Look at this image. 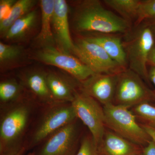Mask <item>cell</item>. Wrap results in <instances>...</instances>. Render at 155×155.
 <instances>
[{
  "label": "cell",
  "instance_id": "cell-30",
  "mask_svg": "<svg viewBox=\"0 0 155 155\" xmlns=\"http://www.w3.org/2000/svg\"><path fill=\"white\" fill-rule=\"evenodd\" d=\"M149 79L150 81L155 86V67H150L148 71ZM155 97V90L153 91Z\"/></svg>",
  "mask_w": 155,
  "mask_h": 155
},
{
  "label": "cell",
  "instance_id": "cell-11",
  "mask_svg": "<svg viewBox=\"0 0 155 155\" xmlns=\"http://www.w3.org/2000/svg\"><path fill=\"white\" fill-rule=\"evenodd\" d=\"M77 138L76 125L71 122L52 134L40 155H74Z\"/></svg>",
  "mask_w": 155,
  "mask_h": 155
},
{
  "label": "cell",
  "instance_id": "cell-31",
  "mask_svg": "<svg viewBox=\"0 0 155 155\" xmlns=\"http://www.w3.org/2000/svg\"><path fill=\"white\" fill-rule=\"evenodd\" d=\"M147 25L149 26L155 38V19H152V20H149Z\"/></svg>",
  "mask_w": 155,
  "mask_h": 155
},
{
  "label": "cell",
  "instance_id": "cell-5",
  "mask_svg": "<svg viewBox=\"0 0 155 155\" xmlns=\"http://www.w3.org/2000/svg\"><path fill=\"white\" fill-rule=\"evenodd\" d=\"M155 101L153 91L146 86L137 73L126 69L118 74L114 104L130 108Z\"/></svg>",
  "mask_w": 155,
  "mask_h": 155
},
{
  "label": "cell",
  "instance_id": "cell-14",
  "mask_svg": "<svg viewBox=\"0 0 155 155\" xmlns=\"http://www.w3.org/2000/svg\"><path fill=\"white\" fill-rule=\"evenodd\" d=\"M87 38L101 46L114 61L126 69L127 57L123 42L119 37L113 34L99 33Z\"/></svg>",
  "mask_w": 155,
  "mask_h": 155
},
{
  "label": "cell",
  "instance_id": "cell-32",
  "mask_svg": "<svg viewBox=\"0 0 155 155\" xmlns=\"http://www.w3.org/2000/svg\"><path fill=\"white\" fill-rule=\"evenodd\" d=\"M25 148H21L19 151L17 152L14 153L13 154L11 155H23L24 153V151H25Z\"/></svg>",
  "mask_w": 155,
  "mask_h": 155
},
{
  "label": "cell",
  "instance_id": "cell-34",
  "mask_svg": "<svg viewBox=\"0 0 155 155\" xmlns=\"http://www.w3.org/2000/svg\"><path fill=\"white\" fill-rule=\"evenodd\" d=\"M99 155H100V154H99Z\"/></svg>",
  "mask_w": 155,
  "mask_h": 155
},
{
  "label": "cell",
  "instance_id": "cell-8",
  "mask_svg": "<svg viewBox=\"0 0 155 155\" xmlns=\"http://www.w3.org/2000/svg\"><path fill=\"white\" fill-rule=\"evenodd\" d=\"M37 60L66 71L79 81H84L95 74L72 54L62 51L54 46L42 47L37 52Z\"/></svg>",
  "mask_w": 155,
  "mask_h": 155
},
{
  "label": "cell",
  "instance_id": "cell-6",
  "mask_svg": "<svg viewBox=\"0 0 155 155\" xmlns=\"http://www.w3.org/2000/svg\"><path fill=\"white\" fill-rule=\"evenodd\" d=\"M72 54L95 74H117L124 69L99 45L87 38L74 43Z\"/></svg>",
  "mask_w": 155,
  "mask_h": 155
},
{
  "label": "cell",
  "instance_id": "cell-16",
  "mask_svg": "<svg viewBox=\"0 0 155 155\" xmlns=\"http://www.w3.org/2000/svg\"><path fill=\"white\" fill-rule=\"evenodd\" d=\"M41 28L36 37V41L42 47L54 46L55 43L52 28V20L54 10L55 0H41Z\"/></svg>",
  "mask_w": 155,
  "mask_h": 155
},
{
  "label": "cell",
  "instance_id": "cell-2",
  "mask_svg": "<svg viewBox=\"0 0 155 155\" xmlns=\"http://www.w3.org/2000/svg\"><path fill=\"white\" fill-rule=\"evenodd\" d=\"M103 108L105 125L114 133L142 147L152 141L129 108L114 104L104 106Z\"/></svg>",
  "mask_w": 155,
  "mask_h": 155
},
{
  "label": "cell",
  "instance_id": "cell-20",
  "mask_svg": "<svg viewBox=\"0 0 155 155\" xmlns=\"http://www.w3.org/2000/svg\"><path fill=\"white\" fill-rule=\"evenodd\" d=\"M104 3L118 12L122 18L129 21L136 19L141 1L140 0H104Z\"/></svg>",
  "mask_w": 155,
  "mask_h": 155
},
{
  "label": "cell",
  "instance_id": "cell-18",
  "mask_svg": "<svg viewBox=\"0 0 155 155\" xmlns=\"http://www.w3.org/2000/svg\"><path fill=\"white\" fill-rule=\"evenodd\" d=\"M37 16L36 11H31L14 22L4 36L6 39L11 40L24 37L35 25Z\"/></svg>",
  "mask_w": 155,
  "mask_h": 155
},
{
  "label": "cell",
  "instance_id": "cell-1",
  "mask_svg": "<svg viewBox=\"0 0 155 155\" xmlns=\"http://www.w3.org/2000/svg\"><path fill=\"white\" fill-rule=\"evenodd\" d=\"M74 28L78 32L102 34L127 33L129 21L102 5L98 0H85L78 5L74 14Z\"/></svg>",
  "mask_w": 155,
  "mask_h": 155
},
{
  "label": "cell",
  "instance_id": "cell-10",
  "mask_svg": "<svg viewBox=\"0 0 155 155\" xmlns=\"http://www.w3.org/2000/svg\"><path fill=\"white\" fill-rule=\"evenodd\" d=\"M119 73L94 74L81 82V91L104 106L114 104Z\"/></svg>",
  "mask_w": 155,
  "mask_h": 155
},
{
  "label": "cell",
  "instance_id": "cell-33",
  "mask_svg": "<svg viewBox=\"0 0 155 155\" xmlns=\"http://www.w3.org/2000/svg\"><path fill=\"white\" fill-rule=\"evenodd\" d=\"M153 104V105L155 107V104Z\"/></svg>",
  "mask_w": 155,
  "mask_h": 155
},
{
  "label": "cell",
  "instance_id": "cell-12",
  "mask_svg": "<svg viewBox=\"0 0 155 155\" xmlns=\"http://www.w3.org/2000/svg\"><path fill=\"white\" fill-rule=\"evenodd\" d=\"M68 11L69 8L66 1L55 0L52 28L57 48L64 52L72 54L74 43L69 31Z\"/></svg>",
  "mask_w": 155,
  "mask_h": 155
},
{
  "label": "cell",
  "instance_id": "cell-26",
  "mask_svg": "<svg viewBox=\"0 0 155 155\" xmlns=\"http://www.w3.org/2000/svg\"><path fill=\"white\" fill-rule=\"evenodd\" d=\"M17 1L1 0L0 1V22L5 20L11 14L13 6Z\"/></svg>",
  "mask_w": 155,
  "mask_h": 155
},
{
  "label": "cell",
  "instance_id": "cell-22",
  "mask_svg": "<svg viewBox=\"0 0 155 155\" xmlns=\"http://www.w3.org/2000/svg\"><path fill=\"white\" fill-rule=\"evenodd\" d=\"M131 111L142 123L155 128V107L150 103H144L132 108Z\"/></svg>",
  "mask_w": 155,
  "mask_h": 155
},
{
  "label": "cell",
  "instance_id": "cell-9",
  "mask_svg": "<svg viewBox=\"0 0 155 155\" xmlns=\"http://www.w3.org/2000/svg\"><path fill=\"white\" fill-rule=\"evenodd\" d=\"M77 118L72 105L53 107L43 117L34 134L32 143L37 144Z\"/></svg>",
  "mask_w": 155,
  "mask_h": 155
},
{
  "label": "cell",
  "instance_id": "cell-17",
  "mask_svg": "<svg viewBox=\"0 0 155 155\" xmlns=\"http://www.w3.org/2000/svg\"><path fill=\"white\" fill-rule=\"evenodd\" d=\"M47 75V73L42 71H34L25 75L23 81L26 86L40 100L45 102H54L48 86Z\"/></svg>",
  "mask_w": 155,
  "mask_h": 155
},
{
  "label": "cell",
  "instance_id": "cell-29",
  "mask_svg": "<svg viewBox=\"0 0 155 155\" xmlns=\"http://www.w3.org/2000/svg\"><path fill=\"white\" fill-rule=\"evenodd\" d=\"M148 64L150 67H155V45L150 53L148 59Z\"/></svg>",
  "mask_w": 155,
  "mask_h": 155
},
{
  "label": "cell",
  "instance_id": "cell-3",
  "mask_svg": "<svg viewBox=\"0 0 155 155\" xmlns=\"http://www.w3.org/2000/svg\"><path fill=\"white\" fill-rule=\"evenodd\" d=\"M30 108L23 104L13 106L1 118L0 123L1 155H11L20 149L19 142L29 118Z\"/></svg>",
  "mask_w": 155,
  "mask_h": 155
},
{
  "label": "cell",
  "instance_id": "cell-27",
  "mask_svg": "<svg viewBox=\"0 0 155 155\" xmlns=\"http://www.w3.org/2000/svg\"><path fill=\"white\" fill-rule=\"evenodd\" d=\"M141 155H155V144L152 140L143 147Z\"/></svg>",
  "mask_w": 155,
  "mask_h": 155
},
{
  "label": "cell",
  "instance_id": "cell-4",
  "mask_svg": "<svg viewBox=\"0 0 155 155\" xmlns=\"http://www.w3.org/2000/svg\"><path fill=\"white\" fill-rule=\"evenodd\" d=\"M128 36L123 45L129 69L149 81L148 59L155 45L152 31L146 24L138 27Z\"/></svg>",
  "mask_w": 155,
  "mask_h": 155
},
{
  "label": "cell",
  "instance_id": "cell-23",
  "mask_svg": "<svg viewBox=\"0 0 155 155\" xmlns=\"http://www.w3.org/2000/svg\"><path fill=\"white\" fill-rule=\"evenodd\" d=\"M22 48L16 45H7L0 43V62L5 64L16 60L22 54Z\"/></svg>",
  "mask_w": 155,
  "mask_h": 155
},
{
  "label": "cell",
  "instance_id": "cell-21",
  "mask_svg": "<svg viewBox=\"0 0 155 155\" xmlns=\"http://www.w3.org/2000/svg\"><path fill=\"white\" fill-rule=\"evenodd\" d=\"M22 91V87L14 80H8L0 83V100L7 104L14 101L19 97Z\"/></svg>",
  "mask_w": 155,
  "mask_h": 155
},
{
  "label": "cell",
  "instance_id": "cell-24",
  "mask_svg": "<svg viewBox=\"0 0 155 155\" xmlns=\"http://www.w3.org/2000/svg\"><path fill=\"white\" fill-rule=\"evenodd\" d=\"M155 19V0L141 1L135 22L136 26L145 20Z\"/></svg>",
  "mask_w": 155,
  "mask_h": 155
},
{
  "label": "cell",
  "instance_id": "cell-19",
  "mask_svg": "<svg viewBox=\"0 0 155 155\" xmlns=\"http://www.w3.org/2000/svg\"><path fill=\"white\" fill-rule=\"evenodd\" d=\"M37 3L35 0H19L12 8L11 14L7 19L0 22V32L3 36L11 25L31 11Z\"/></svg>",
  "mask_w": 155,
  "mask_h": 155
},
{
  "label": "cell",
  "instance_id": "cell-13",
  "mask_svg": "<svg viewBox=\"0 0 155 155\" xmlns=\"http://www.w3.org/2000/svg\"><path fill=\"white\" fill-rule=\"evenodd\" d=\"M143 148V147L108 130L98 146L101 155H141Z\"/></svg>",
  "mask_w": 155,
  "mask_h": 155
},
{
  "label": "cell",
  "instance_id": "cell-28",
  "mask_svg": "<svg viewBox=\"0 0 155 155\" xmlns=\"http://www.w3.org/2000/svg\"><path fill=\"white\" fill-rule=\"evenodd\" d=\"M140 125L150 136L152 140L154 143L155 144V128L144 124H140Z\"/></svg>",
  "mask_w": 155,
  "mask_h": 155
},
{
  "label": "cell",
  "instance_id": "cell-25",
  "mask_svg": "<svg viewBox=\"0 0 155 155\" xmlns=\"http://www.w3.org/2000/svg\"><path fill=\"white\" fill-rule=\"evenodd\" d=\"M76 155H99L97 145L92 136L84 139Z\"/></svg>",
  "mask_w": 155,
  "mask_h": 155
},
{
  "label": "cell",
  "instance_id": "cell-7",
  "mask_svg": "<svg viewBox=\"0 0 155 155\" xmlns=\"http://www.w3.org/2000/svg\"><path fill=\"white\" fill-rule=\"evenodd\" d=\"M71 105L77 118L88 127L98 146L106 131L104 108L97 101L82 91L80 92H76Z\"/></svg>",
  "mask_w": 155,
  "mask_h": 155
},
{
  "label": "cell",
  "instance_id": "cell-15",
  "mask_svg": "<svg viewBox=\"0 0 155 155\" xmlns=\"http://www.w3.org/2000/svg\"><path fill=\"white\" fill-rule=\"evenodd\" d=\"M47 80L54 101L72 102L77 91L75 83L63 75L54 72L47 73Z\"/></svg>",
  "mask_w": 155,
  "mask_h": 155
}]
</instances>
